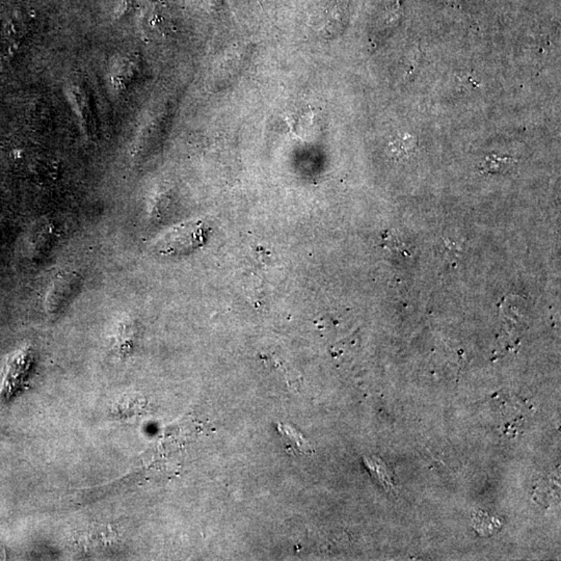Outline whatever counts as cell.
Returning <instances> with one entry per match:
<instances>
[{
	"instance_id": "6da1fadb",
	"label": "cell",
	"mask_w": 561,
	"mask_h": 561,
	"mask_svg": "<svg viewBox=\"0 0 561 561\" xmlns=\"http://www.w3.org/2000/svg\"><path fill=\"white\" fill-rule=\"evenodd\" d=\"M79 277L75 272H65L57 277L51 284L45 301L48 313L55 314L66 307L79 288Z\"/></svg>"
},
{
	"instance_id": "7a4b0ae2",
	"label": "cell",
	"mask_w": 561,
	"mask_h": 561,
	"mask_svg": "<svg viewBox=\"0 0 561 561\" xmlns=\"http://www.w3.org/2000/svg\"><path fill=\"white\" fill-rule=\"evenodd\" d=\"M196 231L194 228L192 230H180V231L172 232L169 235L165 237V245L163 247L165 249H176L178 245H180L181 249H187V247H194L196 245Z\"/></svg>"
},
{
	"instance_id": "3957f363",
	"label": "cell",
	"mask_w": 561,
	"mask_h": 561,
	"mask_svg": "<svg viewBox=\"0 0 561 561\" xmlns=\"http://www.w3.org/2000/svg\"><path fill=\"white\" fill-rule=\"evenodd\" d=\"M516 162L513 158L500 157L496 154H491L486 156V160L482 163V172L487 174L506 173L513 169Z\"/></svg>"
},
{
	"instance_id": "277c9868",
	"label": "cell",
	"mask_w": 561,
	"mask_h": 561,
	"mask_svg": "<svg viewBox=\"0 0 561 561\" xmlns=\"http://www.w3.org/2000/svg\"><path fill=\"white\" fill-rule=\"evenodd\" d=\"M416 144H417L416 138L406 134V135L397 136L391 145V149L397 158L408 157L415 150Z\"/></svg>"
}]
</instances>
